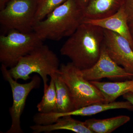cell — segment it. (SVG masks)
<instances>
[{
    "label": "cell",
    "mask_w": 133,
    "mask_h": 133,
    "mask_svg": "<svg viewBox=\"0 0 133 133\" xmlns=\"http://www.w3.org/2000/svg\"><path fill=\"white\" fill-rule=\"evenodd\" d=\"M81 70L83 77L90 81L104 78L116 80L133 78V75L128 72L110 57L103 45L97 62L90 68Z\"/></svg>",
    "instance_id": "cell-9"
},
{
    "label": "cell",
    "mask_w": 133,
    "mask_h": 133,
    "mask_svg": "<svg viewBox=\"0 0 133 133\" xmlns=\"http://www.w3.org/2000/svg\"><path fill=\"white\" fill-rule=\"evenodd\" d=\"M58 74L69 88L74 110L92 104L104 103L99 91L83 77L81 70L71 62L60 64Z\"/></svg>",
    "instance_id": "cell-4"
},
{
    "label": "cell",
    "mask_w": 133,
    "mask_h": 133,
    "mask_svg": "<svg viewBox=\"0 0 133 133\" xmlns=\"http://www.w3.org/2000/svg\"><path fill=\"white\" fill-rule=\"evenodd\" d=\"M43 41L34 31L9 30L0 36V62L8 68H12L22 57L43 44Z\"/></svg>",
    "instance_id": "cell-5"
},
{
    "label": "cell",
    "mask_w": 133,
    "mask_h": 133,
    "mask_svg": "<svg viewBox=\"0 0 133 133\" xmlns=\"http://www.w3.org/2000/svg\"><path fill=\"white\" fill-rule=\"evenodd\" d=\"M126 109L133 110V105L129 101H118L109 103H101L92 104L75 109L69 112L59 113L51 112L48 115L49 120L54 123L57 119L63 116H89L97 114L108 110L115 109Z\"/></svg>",
    "instance_id": "cell-11"
},
{
    "label": "cell",
    "mask_w": 133,
    "mask_h": 133,
    "mask_svg": "<svg viewBox=\"0 0 133 133\" xmlns=\"http://www.w3.org/2000/svg\"><path fill=\"white\" fill-rule=\"evenodd\" d=\"M104 35V29L83 22L62 45L60 53L80 70L89 69L99 58Z\"/></svg>",
    "instance_id": "cell-1"
},
{
    "label": "cell",
    "mask_w": 133,
    "mask_h": 133,
    "mask_svg": "<svg viewBox=\"0 0 133 133\" xmlns=\"http://www.w3.org/2000/svg\"><path fill=\"white\" fill-rule=\"evenodd\" d=\"M122 6L127 17L130 28L133 25V0H124Z\"/></svg>",
    "instance_id": "cell-19"
},
{
    "label": "cell",
    "mask_w": 133,
    "mask_h": 133,
    "mask_svg": "<svg viewBox=\"0 0 133 133\" xmlns=\"http://www.w3.org/2000/svg\"><path fill=\"white\" fill-rule=\"evenodd\" d=\"M10 0H0V11L4 9Z\"/></svg>",
    "instance_id": "cell-22"
},
{
    "label": "cell",
    "mask_w": 133,
    "mask_h": 133,
    "mask_svg": "<svg viewBox=\"0 0 133 133\" xmlns=\"http://www.w3.org/2000/svg\"><path fill=\"white\" fill-rule=\"evenodd\" d=\"M67 0H36V23L45 18L54 10Z\"/></svg>",
    "instance_id": "cell-18"
},
{
    "label": "cell",
    "mask_w": 133,
    "mask_h": 133,
    "mask_svg": "<svg viewBox=\"0 0 133 133\" xmlns=\"http://www.w3.org/2000/svg\"><path fill=\"white\" fill-rule=\"evenodd\" d=\"M132 91L133 92V88L132 89V90H131V91Z\"/></svg>",
    "instance_id": "cell-24"
},
{
    "label": "cell",
    "mask_w": 133,
    "mask_h": 133,
    "mask_svg": "<svg viewBox=\"0 0 133 133\" xmlns=\"http://www.w3.org/2000/svg\"><path fill=\"white\" fill-rule=\"evenodd\" d=\"M51 78L49 84L44 88V95L37 107L39 112L47 114L55 112L57 109V95L54 79Z\"/></svg>",
    "instance_id": "cell-17"
},
{
    "label": "cell",
    "mask_w": 133,
    "mask_h": 133,
    "mask_svg": "<svg viewBox=\"0 0 133 133\" xmlns=\"http://www.w3.org/2000/svg\"><path fill=\"white\" fill-rule=\"evenodd\" d=\"M83 22L117 33L126 38L130 43L133 49L130 28L123 6L115 14L108 17L99 19H85Z\"/></svg>",
    "instance_id": "cell-10"
},
{
    "label": "cell",
    "mask_w": 133,
    "mask_h": 133,
    "mask_svg": "<svg viewBox=\"0 0 133 133\" xmlns=\"http://www.w3.org/2000/svg\"><path fill=\"white\" fill-rule=\"evenodd\" d=\"M124 0H91L84 9L85 19H99L111 16L120 9Z\"/></svg>",
    "instance_id": "cell-12"
},
{
    "label": "cell",
    "mask_w": 133,
    "mask_h": 133,
    "mask_svg": "<svg viewBox=\"0 0 133 133\" xmlns=\"http://www.w3.org/2000/svg\"><path fill=\"white\" fill-rule=\"evenodd\" d=\"M101 93L104 99V103L115 101L120 96L130 91L133 88V78L123 81L100 82L91 81Z\"/></svg>",
    "instance_id": "cell-14"
},
{
    "label": "cell",
    "mask_w": 133,
    "mask_h": 133,
    "mask_svg": "<svg viewBox=\"0 0 133 133\" xmlns=\"http://www.w3.org/2000/svg\"><path fill=\"white\" fill-rule=\"evenodd\" d=\"M83 10L91 0H74Z\"/></svg>",
    "instance_id": "cell-21"
},
{
    "label": "cell",
    "mask_w": 133,
    "mask_h": 133,
    "mask_svg": "<svg viewBox=\"0 0 133 133\" xmlns=\"http://www.w3.org/2000/svg\"><path fill=\"white\" fill-rule=\"evenodd\" d=\"M59 59L56 55L43 44L24 56L14 67L9 70L15 80L26 81L33 73L39 74L42 79L44 88L48 86V76L51 77L59 72Z\"/></svg>",
    "instance_id": "cell-3"
},
{
    "label": "cell",
    "mask_w": 133,
    "mask_h": 133,
    "mask_svg": "<svg viewBox=\"0 0 133 133\" xmlns=\"http://www.w3.org/2000/svg\"><path fill=\"white\" fill-rule=\"evenodd\" d=\"M123 98L130 102L133 106V92L129 91L123 95Z\"/></svg>",
    "instance_id": "cell-20"
},
{
    "label": "cell",
    "mask_w": 133,
    "mask_h": 133,
    "mask_svg": "<svg viewBox=\"0 0 133 133\" xmlns=\"http://www.w3.org/2000/svg\"><path fill=\"white\" fill-rule=\"evenodd\" d=\"M33 133H50L57 130H65L77 133H93L85 125L84 122L77 120L71 115H66L58 119L53 124L47 125H36L31 126Z\"/></svg>",
    "instance_id": "cell-13"
},
{
    "label": "cell",
    "mask_w": 133,
    "mask_h": 133,
    "mask_svg": "<svg viewBox=\"0 0 133 133\" xmlns=\"http://www.w3.org/2000/svg\"><path fill=\"white\" fill-rule=\"evenodd\" d=\"M50 77L54 79L57 95V109L55 112L64 113L74 110L73 100L66 84L57 74Z\"/></svg>",
    "instance_id": "cell-16"
},
{
    "label": "cell",
    "mask_w": 133,
    "mask_h": 133,
    "mask_svg": "<svg viewBox=\"0 0 133 133\" xmlns=\"http://www.w3.org/2000/svg\"><path fill=\"white\" fill-rule=\"evenodd\" d=\"M130 31H131V37H132L133 43V25L130 27Z\"/></svg>",
    "instance_id": "cell-23"
},
{
    "label": "cell",
    "mask_w": 133,
    "mask_h": 133,
    "mask_svg": "<svg viewBox=\"0 0 133 133\" xmlns=\"http://www.w3.org/2000/svg\"><path fill=\"white\" fill-rule=\"evenodd\" d=\"M127 115H119L105 119H91L84 122L93 133H110L130 121Z\"/></svg>",
    "instance_id": "cell-15"
},
{
    "label": "cell",
    "mask_w": 133,
    "mask_h": 133,
    "mask_svg": "<svg viewBox=\"0 0 133 133\" xmlns=\"http://www.w3.org/2000/svg\"><path fill=\"white\" fill-rule=\"evenodd\" d=\"M103 46L115 63L133 75V49L126 38L104 29Z\"/></svg>",
    "instance_id": "cell-8"
},
{
    "label": "cell",
    "mask_w": 133,
    "mask_h": 133,
    "mask_svg": "<svg viewBox=\"0 0 133 133\" xmlns=\"http://www.w3.org/2000/svg\"><path fill=\"white\" fill-rule=\"evenodd\" d=\"M84 19L83 9L74 0H67L44 19L37 22L34 31L43 41H58L72 35Z\"/></svg>",
    "instance_id": "cell-2"
},
{
    "label": "cell",
    "mask_w": 133,
    "mask_h": 133,
    "mask_svg": "<svg viewBox=\"0 0 133 133\" xmlns=\"http://www.w3.org/2000/svg\"><path fill=\"white\" fill-rule=\"evenodd\" d=\"M1 70L3 78L10 85L13 100L12 106L9 109L12 124L9 129L5 133H23L21 127V116L24 111L28 96L33 89L39 87L41 78L39 76L35 75L33 76L30 82L21 84L12 77L7 67L3 64H1Z\"/></svg>",
    "instance_id": "cell-7"
},
{
    "label": "cell",
    "mask_w": 133,
    "mask_h": 133,
    "mask_svg": "<svg viewBox=\"0 0 133 133\" xmlns=\"http://www.w3.org/2000/svg\"><path fill=\"white\" fill-rule=\"evenodd\" d=\"M36 12V0H10L5 8L0 11V23L8 31L33 32Z\"/></svg>",
    "instance_id": "cell-6"
}]
</instances>
